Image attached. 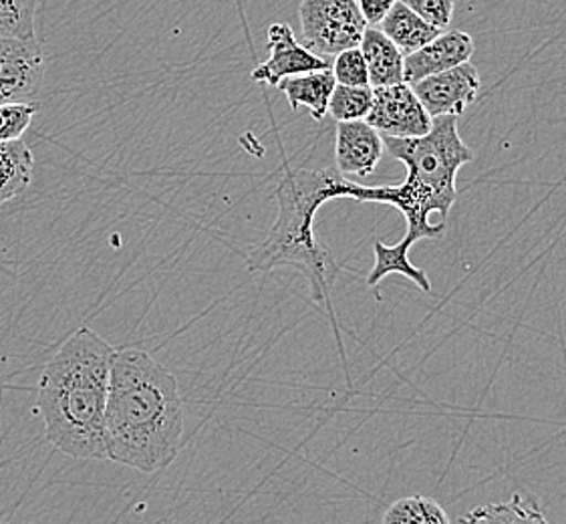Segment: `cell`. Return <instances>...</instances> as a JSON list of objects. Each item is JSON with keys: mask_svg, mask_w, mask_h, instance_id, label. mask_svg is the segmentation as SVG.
I'll list each match as a JSON object with an SVG mask.
<instances>
[{"mask_svg": "<svg viewBox=\"0 0 566 524\" xmlns=\"http://www.w3.org/2000/svg\"><path fill=\"white\" fill-rule=\"evenodd\" d=\"M181 436L184 401L170 369L144 349H115L105 408L107 460L151 474L178 458Z\"/></svg>", "mask_w": 566, "mask_h": 524, "instance_id": "1", "label": "cell"}, {"mask_svg": "<svg viewBox=\"0 0 566 524\" xmlns=\"http://www.w3.org/2000/svg\"><path fill=\"white\" fill-rule=\"evenodd\" d=\"M115 349L80 327L51 357L39 379L36 410L49 444L80 460H107L105 408Z\"/></svg>", "mask_w": 566, "mask_h": 524, "instance_id": "2", "label": "cell"}, {"mask_svg": "<svg viewBox=\"0 0 566 524\" xmlns=\"http://www.w3.org/2000/svg\"><path fill=\"white\" fill-rule=\"evenodd\" d=\"M367 186L347 180L337 168L289 171L276 188L279 214L259 249L250 252V273H271L279 266H293L305 274L317 301H327L335 285L339 264L317 239L315 217L328 200L353 198L365 202Z\"/></svg>", "mask_w": 566, "mask_h": 524, "instance_id": "3", "label": "cell"}, {"mask_svg": "<svg viewBox=\"0 0 566 524\" xmlns=\"http://www.w3.org/2000/svg\"><path fill=\"white\" fill-rule=\"evenodd\" d=\"M386 149L408 168L406 182L374 186L371 202L397 208L408 220V232L397 244L401 251L423 239H440L446 224H431V212L450 214L458 198L455 178L474 151L458 134V115L431 117V129L421 137H384Z\"/></svg>", "mask_w": 566, "mask_h": 524, "instance_id": "4", "label": "cell"}, {"mask_svg": "<svg viewBox=\"0 0 566 524\" xmlns=\"http://www.w3.org/2000/svg\"><path fill=\"white\" fill-rule=\"evenodd\" d=\"M298 21L303 45L321 57L361 45L369 29L357 0H301Z\"/></svg>", "mask_w": 566, "mask_h": 524, "instance_id": "5", "label": "cell"}, {"mask_svg": "<svg viewBox=\"0 0 566 524\" xmlns=\"http://www.w3.org/2000/svg\"><path fill=\"white\" fill-rule=\"evenodd\" d=\"M45 69L36 39L0 36V105L33 102L43 87Z\"/></svg>", "mask_w": 566, "mask_h": 524, "instance_id": "6", "label": "cell"}, {"mask_svg": "<svg viewBox=\"0 0 566 524\" xmlns=\"http://www.w3.org/2000/svg\"><path fill=\"white\" fill-rule=\"evenodd\" d=\"M365 122L384 137H421L431 129V115L406 81L374 87V105Z\"/></svg>", "mask_w": 566, "mask_h": 524, "instance_id": "7", "label": "cell"}, {"mask_svg": "<svg viewBox=\"0 0 566 524\" xmlns=\"http://www.w3.org/2000/svg\"><path fill=\"white\" fill-rule=\"evenodd\" d=\"M411 90L431 117L464 114L480 93V73L474 65L462 63L458 67L436 73L431 77L411 83Z\"/></svg>", "mask_w": 566, "mask_h": 524, "instance_id": "8", "label": "cell"}, {"mask_svg": "<svg viewBox=\"0 0 566 524\" xmlns=\"http://www.w3.org/2000/svg\"><path fill=\"white\" fill-rule=\"evenodd\" d=\"M266 46L271 57L250 73V77L256 83L276 85L284 77H295L331 67L327 57H321L303 43H298L293 29L286 23L271 24Z\"/></svg>", "mask_w": 566, "mask_h": 524, "instance_id": "9", "label": "cell"}, {"mask_svg": "<svg viewBox=\"0 0 566 524\" xmlns=\"http://www.w3.org/2000/svg\"><path fill=\"white\" fill-rule=\"evenodd\" d=\"M384 136L361 122H340L335 139V168L343 176L367 178L371 176L384 158Z\"/></svg>", "mask_w": 566, "mask_h": 524, "instance_id": "10", "label": "cell"}, {"mask_svg": "<svg viewBox=\"0 0 566 524\" xmlns=\"http://www.w3.org/2000/svg\"><path fill=\"white\" fill-rule=\"evenodd\" d=\"M474 55V39L464 31H442L428 45L409 53L403 59V75L406 83L431 77L448 69L458 67L462 63H470Z\"/></svg>", "mask_w": 566, "mask_h": 524, "instance_id": "11", "label": "cell"}, {"mask_svg": "<svg viewBox=\"0 0 566 524\" xmlns=\"http://www.w3.org/2000/svg\"><path fill=\"white\" fill-rule=\"evenodd\" d=\"M337 81L331 67L323 71H313V73H303L295 77H284L276 83L279 92L284 93L286 102L293 107H306L313 119L321 122L327 115L328 99L333 95Z\"/></svg>", "mask_w": 566, "mask_h": 524, "instance_id": "12", "label": "cell"}, {"mask_svg": "<svg viewBox=\"0 0 566 524\" xmlns=\"http://www.w3.org/2000/svg\"><path fill=\"white\" fill-rule=\"evenodd\" d=\"M359 49L369 69L371 87H387V85H397L406 81L403 75L406 55L379 29L369 27L363 34Z\"/></svg>", "mask_w": 566, "mask_h": 524, "instance_id": "13", "label": "cell"}, {"mask_svg": "<svg viewBox=\"0 0 566 524\" xmlns=\"http://www.w3.org/2000/svg\"><path fill=\"white\" fill-rule=\"evenodd\" d=\"M379 27H381L379 31L386 34L387 39L403 55H409V53L418 51L421 46L428 45L438 34L442 33V29H438V27H433L428 21H423L418 12L411 11L399 0L389 9Z\"/></svg>", "mask_w": 566, "mask_h": 524, "instance_id": "14", "label": "cell"}, {"mask_svg": "<svg viewBox=\"0 0 566 524\" xmlns=\"http://www.w3.org/2000/svg\"><path fill=\"white\" fill-rule=\"evenodd\" d=\"M462 524H551L533 496L524 499L514 492L510 501L488 502L460 518Z\"/></svg>", "mask_w": 566, "mask_h": 524, "instance_id": "15", "label": "cell"}, {"mask_svg": "<svg viewBox=\"0 0 566 524\" xmlns=\"http://www.w3.org/2000/svg\"><path fill=\"white\" fill-rule=\"evenodd\" d=\"M33 171V151L23 139L0 144V206L29 190Z\"/></svg>", "mask_w": 566, "mask_h": 524, "instance_id": "16", "label": "cell"}, {"mask_svg": "<svg viewBox=\"0 0 566 524\" xmlns=\"http://www.w3.org/2000/svg\"><path fill=\"white\" fill-rule=\"evenodd\" d=\"M375 266L374 271L367 276V285L375 286L379 281H384L387 274H403L409 281H413L416 285L430 293L431 283L426 271H421L418 266H413L409 261V252L401 251L399 247H387L386 242L377 240L374 247Z\"/></svg>", "mask_w": 566, "mask_h": 524, "instance_id": "17", "label": "cell"}, {"mask_svg": "<svg viewBox=\"0 0 566 524\" xmlns=\"http://www.w3.org/2000/svg\"><path fill=\"white\" fill-rule=\"evenodd\" d=\"M384 524H452L442 506L428 496H406L394 502Z\"/></svg>", "mask_w": 566, "mask_h": 524, "instance_id": "18", "label": "cell"}, {"mask_svg": "<svg viewBox=\"0 0 566 524\" xmlns=\"http://www.w3.org/2000/svg\"><path fill=\"white\" fill-rule=\"evenodd\" d=\"M374 105V87H349V85H335L333 95L328 99L327 114L340 122H361Z\"/></svg>", "mask_w": 566, "mask_h": 524, "instance_id": "19", "label": "cell"}, {"mask_svg": "<svg viewBox=\"0 0 566 524\" xmlns=\"http://www.w3.org/2000/svg\"><path fill=\"white\" fill-rule=\"evenodd\" d=\"M39 0H0V36L36 39Z\"/></svg>", "mask_w": 566, "mask_h": 524, "instance_id": "20", "label": "cell"}, {"mask_svg": "<svg viewBox=\"0 0 566 524\" xmlns=\"http://www.w3.org/2000/svg\"><path fill=\"white\" fill-rule=\"evenodd\" d=\"M331 71H333L335 81L339 85H349V87L371 85L369 83V69H367V63H365L359 46L345 49V51H340L339 55H335Z\"/></svg>", "mask_w": 566, "mask_h": 524, "instance_id": "21", "label": "cell"}, {"mask_svg": "<svg viewBox=\"0 0 566 524\" xmlns=\"http://www.w3.org/2000/svg\"><path fill=\"white\" fill-rule=\"evenodd\" d=\"M39 107L34 103H2L0 105V144L21 139L33 124Z\"/></svg>", "mask_w": 566, "mask_h": 524, "instance_id": "22", "label": "cell"}, {"mask_svg": "<svg viewBox=\"0 0 566 524\" xmlns=\"http://www.w3.org/2000/svg\"><path fill=\"white\" fill-rule=\"evenodd\" d=\"M399 2H403L408 9L418 12L423 21L442 31L452 21L453 0H399Z\"/></svg>", "mask_w": 566, "mask_h": 524, "instance_id": "23", "label": "cell"}, {"mask_svg": "<svg viewBox=\"0 0 566 524\" xmlns=\"http://www.w3.org/2000/svg\"><path fill=\"white\" fill-rule=\"evenodd\" d=\"M397 0H357L361 9L365 21L369 24H379L384 21L389 9L396 4Z\"/></svg>", "mask_w": 566, "mask_h": 524, "instance_id": "24", "label": "cell"}, {"mask_svg": "<svg viewBox=\"0 0 566 524\" xmlns=\"http://www.w3.org/2000/svg\"><path fill=\"white\" fill-rule=\"evenodd\" d=\"M4 524H7V523H4Z\"/></svg>", "mask_w": 566, "mask_h": 524, "instance_id": "25", "label": "cell"}]
</instances>
